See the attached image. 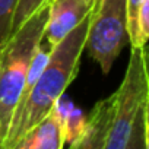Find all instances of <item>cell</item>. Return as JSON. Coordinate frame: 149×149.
I'll list each match as a JSON object with an SVG mask.
<instances>
[{"label":"cell","mask_w":149,"mask_h":149,"mask_svg":"<svg viewBox=\"0 0 149 149\" xmlns=\"http://www.w3.org/2000/svg\"><path fill=\"white\" fill-rule=\"evenodd\" d=\"M91 15L92 12L50 51L45 67L25 102L16 110L0 149H10L22 140V137H25L44 117L48 116L56 101L76 78L81 56L85 50Z\"/></svg>","instance_id":"6da1fadb"},{"label":"cell","mask_w":149,"mask_h":149,"mask_svg":"<svg viewBox=\"0 0 149 149\" xmlns=\"http://www.w3.org/2000/svg\"><path fill=\"white\" fill-rule=\"evenodd\" d=\"M47 18L48 3L38 8L0 50V145L15 116L32 54L44 40Z\"/></svg>","instance_id":"7a4b0ae2"},{"label":"cell","mask_w":149,"mask_h":149,"mask_svg":"<svg viewBox=\"0 0 149 149\" xmlns=\"http://www.w3.org/2000/svg\"><path fill=\"white\" fill-rule=\"evenodd\" d=\"M149 100L146 50L132 48L126 74L116 91V105L104 149H124L140 105Z\"/></svg>","instance_id":"3957f363"},{"label":"cell","mask_w":149,"mask_h":149,"mask_svg":"<svg viewBox=\"0 0 149 149\" xmlns=\"http://www.w3.org/2000/svg\"><path fill=\"white\" fill-rule=\"evenodd\" d=\"M129 44L126 0H95L85 50L107 74Z\"/></svg>","instance_id":"277c9868"},{"label":"cell","mask_w":149,"mask_h":149,"mask_svg":"<svg viewBox=\"0 0 149 149\" xmlns=\"http://www.w3.org/2000/svg\"><path fill=\"white\" fill-rule=\"evenodd\" d=\"M94 5L95 0H51L44 29L50 51L92 12Z\"/></svg>","instance_id":"5b68a950"},{"label":"cell","mask_w":149,"mask_h":149,"mask_svg":"<svg viewBox=\"0 0 149 149\" xmlns=\"http://www.w3.org/2000/svg\"><path fill=\"white\" fill-rule=\"evenodd\" d=\"M114 105L116 92L98 101L86 117L85 132L76 140L69 143L67 149H104L114 114Z\"/></svg>","instance_id":"8992f818"},{"label":"cell","mask_w":149,"mask_h":149,"mask_svg":"<svg viewBox=\"0 0 149 149\" xmlns=\"http://www.w3.org/2000/svg\"><path fill=\"white\" fill-rule=\"evenodd\" d=\"M53 113L60 124L64 143H72L85 132L86 116L67 97H64V94L56 101Z\"/></svg>","instance_id":"52a82bcc"},{"label":"cell","mask_w":149,"mask_h":149,"mask_svg":"<svg viewBox=\"0 0 149 149\" xmlns=\"http://www.w3.org/2000/svg\"><path fill=\"white\" fill-rule=\"evenodd\" d=\"M29 133L32 139V149H63L64 146L63 133L53 110Z\"/></svg>","instance_id":"ba28073f"},{"label":"cell","mask_w":149,"mask_h":149,"mask_svg":"<svg viewBox=\"0 0 149 149\" xmlns=\"http://www.w3.org/2000/svg\"><path fill=\"white\" fill-rule=\"evenodd\" d=\"M124 149H149V100L137 110Z\"/></svg>","instance_id":"9c48e42d"},{"label":"cell","mask_w":149,"mask_h":149,"mask_svg":"<svg viewBox=\"0 0 149 149\" xmlns=\"http://www.w3.org/2000/svg\"><path fill=\"white\" fill-rule=\"evenodd\" d=\"M51 0H18L13 16H12V24H10V35H13L35 12L38 8H41L45 3H50ZM10 38V37H9Z\"/></svg>","instance_id":"30bf717a"},{"label":"cell","mask_w":149,"mask_h":149,"mask_svg":"<svg viewBox=\"0 0 149 149\" xmlns=\"http://www.w3.org/2000/svg\"><path fill=\"white\" fill-rule=\"evenodd\" d=\"M18 0H0V50L10 37V24Z\"/></svg>","instance_id":"8fae6325"},{"label":"cell","mask_w":149,"mask_h":149,"mask_svg":"<svg viewBox=\"0 0 149 149\" xmlns=\"http://www.w3.org/2000/svg\"><path fill=\"white\" fill-rule=\"evenodd\" d=\"M143 0H126V15H127V34L129 44L133 47L136 42V19L139 13V8Z\"/></svg>","instance_id":"7c38bea8"},{"label":"cell","mask_w":149,"mask_h":149,"mask_svg":"<svg viewBox=\"0 0 149 149\" xmlns=\"http://www.w3.org/2000/svg\"><path fill=\"white\" fill-rule=\"evenodd\" d=\"M10 149H32V139H31V133H28L25 137H22V140H19L13 148Z\"/></svg>","instance_id":"4fadbf2b"}]
</instances>
